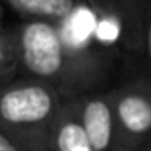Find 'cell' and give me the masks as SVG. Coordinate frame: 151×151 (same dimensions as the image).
<instances>
[{"label":"cell","instance_id":"obj_1","mask_svg":"<svg viewBox=\"0 0 151 151\" xmlns=\"http://www.w3.org/2000/svg\"><path fill=\"white\" fill-rule=\"evenodd\" d=\"M18 63L28 78L52 85L65 99L86 94L96 78L101 52H76L67 47L59 23L24 20L13 31Z\"/></svg>","mask_w":151,"mask_h":151},{"label":"cell","instance_id":"obj_2","mask_svg":"<svg viewBox=\"0 0 151 151\" xmlns=\"http://www.w3.org/2000/svg\"><path fill=\"white\" fill-rule=\"evenodd\" d=\"M63 101L65 98L46 81L12 80L0 86V130L23 151H50L52 128Z\"/></svg>","mask_w":151,"mask_h":151},{"label":"cell","instance_id":"obj_3","mask_svg":"<svg viewBox=\"0 0 151 151\" xmlns=\"http://www.w3.org/2000/svg\"><path fill=\"white\" fill-rule=\"evenodd\" d=\"M109 93L120 151H151V81L133 80Z\"/></svg>","mask_w":151,"mask_h":151},{"label":"cell","instance_id":"obj_4","mask_svg":"<svg viewBox=\"0 0 151 151\" xmlns=\"http://www.w3.org/2000/svg\"><path fill=\"white\" fill-rule=\"evenodd\" d=\"M73 99L93 150L120 151L115 133L111 93H86Z\"/></svg>","mask_w":151,"mask_h":151},{"label":"cell","instance_id":"obj_5","mask_svg":"<svg viewBox=\"0 0 151 151\" xmlns=\"http://www.w3.org/2000/svg\"><path fill=\"white\" fill-rule=\"evenodd\" d=\"M50 151H94L80 120L75 99H65L52 128Z\"/></svg>","mask_w":151,"mask_h":151},{"label":"cell","instance_id":"obj_6","mask_svg":"<svg viewBox=\"0 0 151 151\" xmlns=\"http://www.w3.org/2000/svg\"><path fill=\"white\" fill-rule=\"evenodd\" d=\"M24 20H46L62 23L81 5L80 0H0Z\"/></svg>","mask_w":151,"mask_h":151},{"label":"cell","instance_id":"obj_7","mask_svg":"<svg viewBox=\"0 0 151 151\" xmlns=\"http://www.w3.org/2000/svg\"><path fill=\"white\" fill-rule=\"evenodd\" d=\"M141 52L151 63V0H145L141 18Z\"/></svg>","mask_w":151,"mask_h":151},{"label":"cell","instance_id":"obj_8","mask_svg":"<svg viewBox=\"0 0 151 151\" xmlns=\"http://www.w3.org/2000/svg\"><path fill=\"white\" fill-rule=\"evenodd\" d=\"M0 151H23V150L13 138H10L4 130H0Z\"/></svg>","mask_w":151,"mask_h":151}]
</instances>
